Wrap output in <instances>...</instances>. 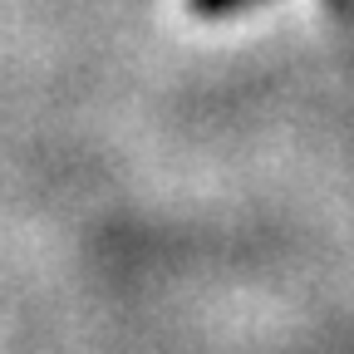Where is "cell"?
<instances>
[{"instance_id":"cell-1","label":"cell","mask_w":354,"mask_h":354,"mask_svg":"<svg viewBox=\"0 0 354 354\" xmlns=\"http://www.w3.org/2000/svg\"><path fill=\"white\" fill-rule=\"evenodd\" d=\"M197 15H221V10H236V6H251V0H187Z\"/></svg>"}]
</instances>
